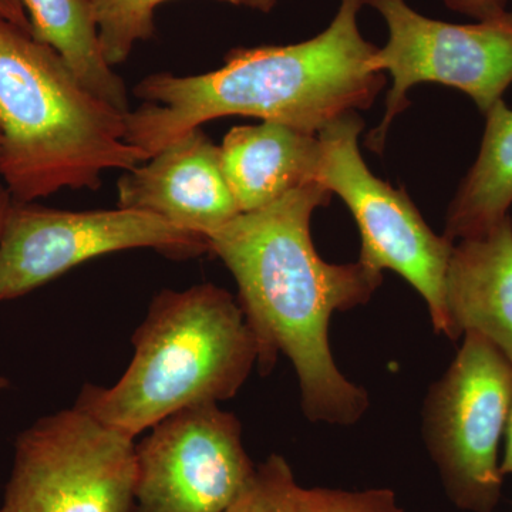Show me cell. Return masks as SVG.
Instances as JSON below:
<instances>
[{"label": "cell", "mask_w": 512, "mask_h": 512, "mask_svg": "<svg viewBox=\"0 0 512 512\" xmlns=\"http://www.w3.org/2000/svg\"><path fill=\"white\" fill-rule=\"evenodd\" d=\"M332 192L308 183L259 210L239 212L207 237L238 286V302L258 342V367L271 372L291 360L302 407L311 421L355 424L369 407L362 387L340 373L329 345L333 313L372 298L380 272L357 261L333 265L316 254L312 214Z\"/></svg>", "instance_id": "cell-1"}, {"label": "cell", "mask_w": 512, "mask_h": 512, "mask_svg": "<svg viewBox=\"0 0 512 512\" xmlns=\"http://www.w3.org/2000/svg\"><path fill=\"white\" fill-rule=\"evenodd\" d=\"M363 5L340 0L320 35L295 45L234 49L214 72L144 77L134 87L140 107L124 116L127 143L150 158L220 117H256L318 134L345 114L369 109L384 76L370 69L377 47L359 30Z\"/></svg>", "instance_id": "cell-2"}, {"label": "cell", "mask_w": 512, "mask_h": 512, "mask_svg": "<svg viewBox=\"0 0 512 512\" xmlns=\"http://www.w3.org/2000/svg\"><path fill=\"white\" fill-rule=\"evenodd\" d=\"M124 116L55 49L0 16V175L13 201L96 191L107 171L147 161L127 143Z\"/></svg>", "instance_id": "cell-3"}, {"label": "cell", "mask_w": 512, "mask_h": 512, "mask_svg": "<svg viewBox=\"0 0 512 512\" xmlns=\"http://www.w3.org/2000/svg\"><path fill=\"white\" fill-rule=\"evenodd\" d=\"M119 382L83 387L74 406L136 439L167 417L232 399L258 365V342L231 293L212 284L158 293Z\"/></svg>", "instance_id": "cell-4"}, {"label": "cell", "mask_w": 512, "mask_h": 512, "mask_svg": "<svg viewBox=\"0 0 512 512\" xmlns=\"http://www.w3.org/2000/svg\"><path fill=\"white\" fill-rule=\"evenodd\" d=\"M446 375L423 407V437L451 503L493 512L501 500L500 443L507 423L512 363L477 333H464Z\"/></svg>", "instance_id": "cell-5"}, {"label": "cell", "mask_w": 512, "mask_h": 512, "mask_svg": "<svg viewBox=\"0 0 512 512\" xmlns=\"http://www.w3.org/2000/svg\"><path fill=\"white\" fill-rule=\"evenodd\" d=\"M363 120L345 114L318 133L316 181L348 205L362 237L359 261L403 276L423 296L437 333L454 340L446 306V275L454 242L434 234L403 190L369 170L359 150Z\"/></svg>", "instance_id": "cell-6"}, {"label": "cell", "mask_w": 512, "mask_h": 512, "mask_svg": "<svg viewBox=\"0 0 512 512\" xmlns=\"http://www.w3.org/2000/svg\"><path fill=\"white\" fill-rule=\"evenodd\" d=\"M134 440L76 406L37 420L16 440L0 512H133Z\"/></svg>", "instance_id": "cell-7"}, {"label": "cell", "mask_w": 512, "mask_h": 512, "mask_svg": "<svg viewBox=\"0 0 512 512\" xmlns=\"http://www.w3.org/2000/svg\"><path fill=\"white\" fill-rule=\"evenodd\" d=\"M389 30L386 45L370 59L373 72H389L393 87L382 124L367 137L380 151L394 117L407 106V92L419 83H440L468 94L485 114L512 83V12L473 25L426 18L406 0H365Z\"/></svg>", "instance_id": "cell-8"}, {"label": "cell", "mask_w": 512, "mask_h": 512, "mask_svg": "<svg viewBox=\"0 0 512 512\" xmlns=\"http://www.w3.org/2000/svg\"><path fill=\"white\" fill-rule=\"evenodd\" d=\"M140 248L173 259L210 252L207 238L147 212L63 211L12 200L0 234V302L28 295L97 256Z\"/></svg>", "instance_id": "cell-9"}, {"label": "cell", "mask_w": 512, "mask_h": 512, "mask_svg": "<svg viewBox=\"0 0 512 512\" xmlns=\"http://www.w3.org/2000/svg\"><path fill=\"white\" fill-rule=\"evenodd\" d=\"M133 512H227L255 473L237 417L218 403L167 417L136 444Z\"/></svg>", "instance_id": "cell-10"}, {"label": "cell", "mask_w": 512, "mask_h": 512, "mask_svg": "<svg viewBox=\"0 0 512 512\" xmlns=\"http://www.w3.org/2000/svg\"><path fill=\"white\" fill-rule=\"evenodd\" d=\"M117 192L119 208L147 212L204 238L241 212L222 168L220 146L201 127L124 171Z\"/></svg>", "instance_id": "cell-11"}, {"label": "cell", "mask_w": 512, "mask_h": 512, "mask_svg": "<svg viewBox=\"0 0 512 512\" xmlns=\"http://www.w3.org/2000/svg\"><path fill=\"white\" fill-rule=\"evenodd\" d=\"M446 306L454 340L483 336L512 363V220L480 237L461 239L446 275Z\"/></svg>", "instance_id": "cell-12"}, {"label": "cell", "mask_w": 512, "mask_h": 512, "mask_svg": "<svg viewBox=\"0 0 512 512\" xmlns=\"http://www.w3.org/2000/svg\"><path fill=\"white\" fill-rule=\"evenodd\" d=\"M220 150L241 212L266 207L286 192L313 183L318 174V134L274 121L232 128Z\"/></svg>", "instance_id": "cell-13"}, {"label": "cell", "mask_w": 512, "mask_h": 512, "mask_svg": "<svg viewBox=\"0 0 512 512\" xmlns=\"http://www.w3.org/2000/svg\"><path fill=\"white\" fill-rule=\"evenodd\" d=\"M476 163L458 187L447 212L446 237H480L497 227L512 205V110L503 100L485 113Z\"/></svg>", "instance_id": "cell-14"}, {"label": "cell", "mask_w": 512, "mask_h": 512, "mask_svg": "<svg viewBox=\"0 0 512 512\" xmlns=\"http://www.w3.org/2000/svg\"><path fill=\"white\" fill-rule=\"evenodd\" d=\"M22 2L33 37L55 49L90 92L121 113H128L126 83L104 57L90 0Z\"/></svg>", "instance_id": "cell-15"}, {"label": "cell", "mask_w": 512, "mask_h": 512, "mask_svg": "<svg viewBox=\"0 0 512 512\" xmlns=\"http://www.w3.org/2000/svg\"><path fill=\"white\" fill-rule=\"evenodd\" d=\"M104 57L111 67L126 62L134 47L156 32L154 0H90Z\"/></svg>", "instance_id": "cell-16"}, {"label": "cell", "mask_w": 512, "mask_h": 512, "mask_svg": "<svg viewBox=\"0 0 512 512\" xmlns=\"http://www.w3.org/2000/svg\"><path fill=\"white\" fill-rule=\"evenodd\" d=\"M298 485L286 458L272 454L256 466L251 481L227 512H299Z\"/></svg>", "instance_id": "cell-17"}, {"label": "cell", "mask_w": 512, "mask_h": 512, "mask_svg": "<svg viewBox=\"0 0 512 512\" xmlns=\"http://www.w3.org/2000/svg\"><path fill=\"white\" fill-rule=\"evenodd\" d=\"M299 512H404L389 488L349 491L338 488H296Z\"/></svg>", "instance_id": "cell-18"}, {"label": "cell", "mask_w": 512, "mask_h": 512, "mask_svg": "<svg viewBox=\"0 0 512 512\" xmlns=\"http://www.w3.org/2000/svg\"><path fill=\"white\" fill-rule=\"evenodd\" d=\"M446 3L448 8L471 16L478 22L498 18L507 12V0H446Z\"/></svg>", "instance_id": "cell-19"}, {"label": "cell", "mask_w": 512, "mask_h": 512, "mask_svg": "<svg viewBox=\"0 0 512 512\" xmlns=\"http://www.w3.org/2000/svg\"><path fill=\"white\" fill-rule=\"evenodd\" d=\"M0 16L32 33L28 13H26L22 0H0Z\"/></svg>", "instance_id": "cell-20"}, {"label": "cell", "mask_w": 512, "mask_h": 512, "mask_svg": "<svg viewBox=\"0 0 512 512\" xmlns=\"http://www.w3.org/2000/svg\"><path fill=\"white\" fill-rule=\"evenodd\" d=\"M504 436L505 446L503 460H501V473H503V476H512V387Z\"/></svg>", "instance_id": "cell-21"}, {"label": "cell", "mask_w": 512, "mask_h": 512, "mask_svg": "<svg viewBox=\"0 0 512 512\" xmlns=\"http://www.w3.org/2000/svg\"><path fill=\"white\" fill-rule=\"evenodd\" d=\"M171 0H154V5L161 6ZM220 2L231 3L235 6H244V8L259 10V12H271L275 8L278 0H220Z\"/></svg>", "instance_id": "cell-22"}, {"label": "cell", "mask_w": 512, "mask_h": 512, "mask_svg": "<svg viewBox=\"0 0 512 512\" xmlns=\"http://www.w3.org/2000/svg\"><path fill=\"white\" fill-rule=\"evenodd\" d=\"M12 202V195L5 185L0 184V234H2L3 222H5L6 212H8Z\"/></svg>", "instance_id": "cell-23"}, {"label": "cell", "mask_w": 512, "mask_h": 512, "mask_svg": "<svg viewBox=\"0 0 512 512\" xmlns=\"http://www.w3.org/2000/svg\"><path fill=\"white\" fill-rule=\"evenodd\" d=\"M8 386V379H5V377L0 376V392H3V390L8 389Z\"/></svg>", "instance_id": "cell-24"}, {"label": "cell", "mask_w": 512, "mask_h": 512, "mask_svg": "<svg viewBox=\"0 0 512 512\" xmlns=\"http://www.w3.org/2000/svg\"><path fill=\"white\" fill-rule=\"evenodd\" d=\"M0 140H2V133H0Z\"/></svg>", "instance_id": "cell-25"}]
</instances>
